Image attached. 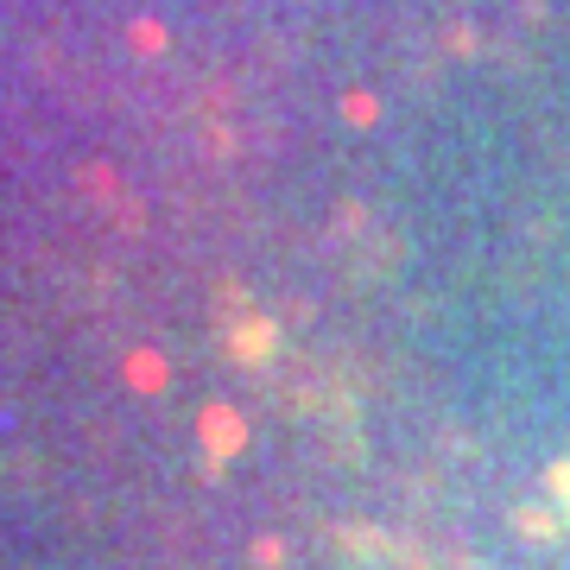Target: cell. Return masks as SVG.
<instances>
[{
  "label": "cell",
  "mask_w": 570,
  "mask_h": 570,
  "mask_svg": "<svg viewBox=\"0 0 570 570\" xmlns=\"http://www.w3.org/2000/svg\"><path fill=\"white\" fill-rule=\"evenodd\" d=\"M520 527H527L532 539H551V520H546V513H520Z\"/></svg>",
  "instance_id": "obj_1"
},
{
  "label": "cell",
  "mask_w": 570,
  "mask_h": 570,
  "mask_svg": "<svg viewBox=\"0 0 570 570\" xmlns=\"http://www.w3.org/2000/svg\"><path fill=\"white\" fill-rule=\"evenodd\" d=\"M551 489H558V494H570V463H558V469H551Z\"/></svg>",
  "instance_id": "obj_2"
}]
</instances>
